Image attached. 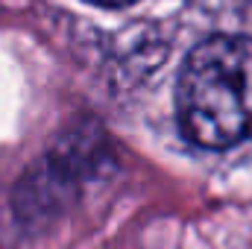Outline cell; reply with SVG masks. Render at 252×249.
<instances>
[{"label":"cell","instance_id":"obj_1","mask_svg":"<svg viewBox=\"0 0 252 249\" xmlns=\"http://www.w3.org/2000/svg\"><path fill=\"white\" fill-rule=\"evenodd\" d=\"M179 126L196 147L229 150L252 138V38L214 35L190 50L176 88Z\"/></svg>","mask_w":252,"mask_h":249},{"label":"cell","instance_id":"obj_2","mask_svg":"<svg viewBox=\"0 0 252 249\" xmlns=\"http://www.w3.org/2000/svg\"><path fill=\"white\" fill-rule=\"evenodd\" d=\"M88 3H97V6H129L135 0H88Z\"/></svg>","mask_w":252,"mask_h":249}]
</instances>
